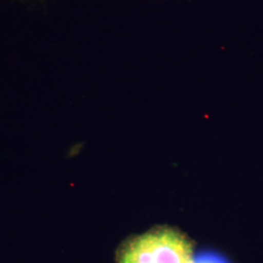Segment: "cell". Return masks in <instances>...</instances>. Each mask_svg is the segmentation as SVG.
Returning <instances> with one entry per match:
<instances>
[{"instance_id": "6da1fadb", "label": "cell", "mask_w": 263, "mask_h": 263, "mask_svg": "<svg viewBox=\"0 0 263 263\" xmlns=\"http://www.w3.org/2000/svg\"><path fill=\"white\" fill-rule=\"evenodd\" d=\"M193 250L185 236L161 228L136 237L124 245L119 263H192Z\"/></svg>"}, {"instance_id": "7a4b0ae2", "label": "cell", "mask_w": 263, "mask_h": 263, "mask_svg": "<svg viewBox=\"0 0 263 263\" xmlns=\"http://www.w3.org/2000/svg\"><path fill=\"white\" fill-rule=\"evenodd\" d=\"M192 263H227V261L217 254H203L194 258Z\"/></svg>"}]
</instances>
